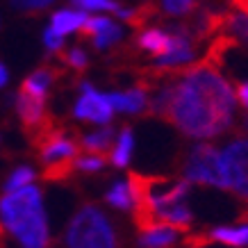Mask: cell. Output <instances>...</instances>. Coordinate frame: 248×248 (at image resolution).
Masks as SVG:
<instances>
[{
  "instance_id": "6da1fadb",
  "label": "cell",
  "mask_w": 248,
  "mask_h": 248,
  "mask_svg": "<svg viewBox=\"0 0 248 248\" xmlns=\"http://www.w3.org/2000/svg\"><path fill=\"white\" fill-rule=\"evenodd\" d=\"M234 93L214 62L171 68V98L164 119L191 139H212L232 125Z\"/></svg>"
},
{
  "instance_id": "7a4b0ae2",
  "label": "cell",
  "mask_w": 248,
  "mask_h": 248,
  "mask_svg": "<svg viewBox=\"0 0 248 248\" xmlns=\"http://www.w3.org/2000/svg\"><path fill=\"white\" fill-rule=\"evenodd\" d=\"M0 223L14 234L21 248L48 246L50 230L39 187L30 182L21 189L5 191L0 201Z\"/></svg>"
},
{
  "instance_id": "3957f363",
  "label": "cell",
  "mask_w": 248,
  "mask_h": 248,
  "mask_svg": "<svg viewBox=\"0 0 248 248\" xmlns=\"http://www.w3.org/2000/svg\"><path fill=\"white\" fill-rule=\"evenodd\" d=\"M66 248H116V230L103 210L84 205L73 214L64 232Z\"/></svg>"
},
{
  "instance_id": "277c9868",
  "label": "cell",
  "mask_w": 248,
  "mask_h": 248,
  "mask_svg": "<svg viewBox=\"0 0 248 248\" xmlns=\"http://www.w3.org/2000/svg\"><path fill=\"white\" fill-rule=\"evenodd\" d=\"M182 173L189 182H201L217 189H226L223 166H221V153L212 143H198L189 151L187 159L182 162Z\"/></svg>"
},
{
  "instance_id": "5b68a950",
  "label": "cell",
  "mask_w": 248,
  "mask_h": 248,
  "mask_svg": "<svg viewBox=\"0 0 248 248\" xmlns=\"http://www.w3.org/2000/svg\"><path fill=\"white\" fill-rule=\"evenodd\" d=\"M226 189L248 203V139L234 137L221 153Z\"/></svg>"
},
{
  "instance_id": "8992f818",
  "label": "cell",
  "mask_w": 248,
  "mask_h": 248,
  "mask_svg": "<svg viewBox=\"0 0 248 248\" xmlns=\"http://www.w3.org/2000/svg\"><path fill=\"white\" fill-rule=\"evenodd\" d=\"M78 146L62 132H48L41 141V159L48 166V178H66L71 166L76 164Z\"/></svg>"
},
{
  "instance_id": "52a82bcc",
  "label": "cell",
  "mask_w": 248,
  "mask_h": 248,
  "mask_svg": "<svg viewBox=\"0 0 248 248\" xmlns=\"http://www.w3.org/2000/svg\"><path fill=\"white\" fill-rule=\"evenodd\" d=\"M112 112H114V107H112V103L107 100V93L96 91L89 82H82V96L78 98L76 109H73L76 119L105 125V123H109V119H112Z\"/></svg>"
},
{
  "instance_id": "ba28073f",
  "label": "cell",
  "mask_w": 248,
  "mask_h": 248,
  "mask_svg": "<svg viewBox=\"0 0 248 248\" xmlns=\"http://www.w3.org/2000/svg\"><path fill=\"white\" fill-rule=\"evenodd\" d=\"M80 32L91 39L96 50H107L123 39V28L107 16H89Z\"/></svg>"
},
{
  "instance_id": "9c48e42d",
  "label": "cell",
  "mask_w": 248,
  "mask_h": 248,
  "mask_svg": "<svg viewBox=\"0 0 248 248\" xmlns=\"http://www.w3.org/2000/svg\"><path fill=\"white\" fill-rule=\"evenodd\" d=\"M207 244H226L234 248H248V226L244 228H214L207 234H194L185 239V248H205Z\"/></svg>"
},
{
  "instance_id": "30bf717a",
  "label": "cell",
  "mask_w": 248,
  "mask_h": 248,
  "mask_svg": "<svg viewBox=\"0 0 248 248\" xmlns=\"http://www.w3.org/2000/svg\"><path fill=\"white\" fill-rule=\"evenodd\" d=\"M218 32L248 48V0H232V9L221 16Z\"/></svg>"
},
{
  "instance_id": "8fae6325",
  "label": "cell",
  "mask_w": 248,
  "mask_h": 248,
  "mask_svg": "<svg viewBox=\"0 0 248 248\" xmlns=\"http://www.w3.org/2000/svg\"><path fill=\"white\" fill-rule=\"evenodd\" d=\"M87 18H89V12H84V9L64 7V9H55L48 25H50L53 30H57L60 34L68 37V34H73V32L82 30V25L87 23Z\"/></svg>"
},
{
  "instance_id": "7c38bea8",
  "label": "cell",
  "mask_w": 248,
  "mask_h": 248,
  "mask_svg": "<svg viewBox=\"0 0 248 248\" xmlns=\"http://www.w3.org/2000/svg\"><path fill=\"white\" fill-rule=\"evenodd\" d=\"M107 100L112 103L114 109H119V112H128V114L143 112V109H146V103H148V98H146V89H141V87L130 89V91H125V93H121V91L107 93Z\"/></svg>"
},
{
  "instance_id": "4fadbf2b",
  "label": "cell",
  "mask_w": 248,
  "mask_h": 248,
  "mask_svg": "<svg viewBox=\"0 0 248 248\" xmlns=\"http://www.w3.org/2000/svg\"><path fill=\"white\" fill-rule=\"evenodd\" d=\"M180 239V230L173 226H155L148 230H141L139 246L141 248H171Z\"/></svg>"
},
{
  "instance_id": "5bb4252c",
  "label": "cell",
  "mask_w": 248,
  "mask_h": 248,
  "mask_svg": "<svg viewBox=\"0 0 248 248\" xmlns=\"http://www.w3.org/2000/svg\"><path fill=\"white\" fill-rule=\"evenodd\" d=\"M16 109H18V116L28 128H37L44 121V100H39V98L30 96L25 91H21L16 98Z\"/></svg>"
},
{
  "instance_id": "9a60e30c",
  "label": "cell",
  "mask_w": 248,
  "mask_h": 248,
  "mask_svg": "<svg viewBox=\"0 0 248 248\" xmlns=\"http://www.w3.org/2000/svg\"><path fill=\"white\" fill-rule=\"evenodd\" d=\"M137 44L141 50L155 55V57H162V55L169 53L171 48V34L164 30H157V28H151V30H143L137 39Z\"/></svg>"
},
{
  "instance_id": "2e32d148",
  "label": "cell",
  "mask_w": 248,
  "mask_h": 248,
  "mask_svg": "<svg viewBox=\"0 0 248 248\" xmlns=\"http://www.w3.org/2000/svg\"><path fill=\"white\" fill-rule=\"evenodd\" d=\"M53 80H55L53 71H48V68H39V71H34V73H30V76L25 78L21 91H25V93L39 98V100H46L48 91H50V87H53Z\"/></svg>"
},
{
  "instance_id": "e0dca14e",
  "label": "cell",
  "mask_w": 248,
  "mask_h": 248,
  "mask_svg": "<svg viewBox=\"0 0 248 248\" xmlns=\"http://www.w3.org/2000/svg\"><path fill=\"white\" fill-rule=\"evenodd\" d=\"M132 146H135L132 128H130V125H123V130H121V135H119V141H116L114 153H112L114 166H128L130 157H132Z\"/></svg>"
},
{
  "instance_id": "ac0fdd59",
  "label": "cell",
  "mask_w": 248,
  "mask_h": 248,
  "mask_svg": "<svg viewBox=\"0 0 248 248\" xmlns=\"http://www.w3.org/2000/svg\"><path fill=\"white\" fill-rule=\"evenodd\" d=\"M105 201L109 205H114L116 210H132V194H130V185L128 182H114L109 191H107Z\"/></svg>"
},
{
  "instance_id": "d6986e66",
  "label": "cell",
  "mask_w": 248,
  "mask_h": 248,
  "mask_svg": "<svg viewBox=\"0 0 248 248\" xmlns=\"http://www.w3.org/2000/svg\"><path fill=\"white\" fill-rule=\"evenodd\" d=\"M112 141H114V130L103 128L98 132H93V135L82 137V148H87L91 153H105L112 148Z\"/></svg>"
},
{
  "instance_id": "ffe728a7",
  "label": "cell",
  "mask_w": 248,
  "mask_h": 248,
  "mask_svg": "<svg viewBox=\"0 0 248 248\" xmlns=\"http://www.w3.org/2000/svg\"><path fill=\"white\" fill-rule=\"evenodd\" d=\"M30 182H34V171H32L30 166H18L7 178V182H5V191L21 189V187H25V185H30Z\"/></svg>"
},
{
  "instance_id": "44dd1931",
  "label": "cell",
  "mask_w": 248,
  "mask_h": 248,
  "mask_svg": "<svg viewBox=\"0 0 248 248\" xmlns=\"http://www.w3.org/2000/svg\"><path fill=\"white\" fill-rule=\"evenodd\" d=\"M57 0H9V5L16 9V12H25V14H37V12H44V9L53 7Z\"/></svg>"
},
{
  "instance_id": "7402d4cb",
  "label": "cell",
  "mask_w": 248,
  "mask_h": 248,
  "mask_svg": "<svg viewBox=\"0 0 248 248\" xmlns=\"http://www.w3.org/2000/svg\"><path fill=\"white\" fill-rule=\"evenodd\" d=\"M78 7L84 12H116V0H73Z\"/></svg>"
},
{
  "instance_id": "603a6c76",
  "label": "cell",
  "mask_w": 248,
  "mask_h": 248,
  "mask_svg": "<svg viewBox=\"0 0 248 248\" xmlns=\"http://www.w3.org/2000/svg\"><path fill=\"white\" fill-rule=\"evenodd\" d=\"M162 7H164L166 14L180 16V14H189V12H194L196 2L194 0H162Z\"/></svg>"
},
{
  "instance_id": "cb8c5ba5",
  "label": "cell",
  "mask_w": 248,
  "mask_h": 248,
  "mask_svg": "<svg viewBox=\"0 0 248 248\" xmlns=\"http://www.w3.org/2000/svg\"><path fill=\"white\" fill-rule=\"evenodd\" d=\"M41 41H44L46 50H50V53H60L62 48H64V34H60L57 30H53L50 25L44 30L41 34Z\"/></svg>"
},
{
  "instance_id": "d4e9b609",
  "label": "cell",
  "mask_w": 248,
  "mask_h": 248,
  "mask_svg": "<svg viewBox=\"0 0 248 248\" xmlns=\"http://www.w3.org/2000/svg\"><path fill=\"white\" fill-rule=\"evenodd\" d=\"M73 166L80 169V171H84V173H96V171H100V169L105 166V157H103V155H87V157H78Z\"/></svg>"
},
{
  "instance_id": "484cf974",
  "label": "cell",
  "mask_w": 248,
  "mask_h": 248,
  "mask_svg": "<svg viewBox=\"0 0 248 248\" xmlns=\"http://www.w3.org/2000/svg\"><path fill=\"white\" fill-rule=\"evenodd\" d=\"M64 60H66V64L71 68H76V71H82V68H87V64H89V57H87V53H84L82 48H71L66 55H64Z\"/></svg>"
},
{
  "instance_id": "4316f807",
  "label": "cell",
  "mask_w": 248,
  "mask_h": 248,
  "mask_svg": "<svg viewBox=\"0 0 248 248\" xmlns=\"http://www.w3.org/2000/svg\"><path fill=\"white\" fill-rule=\"evenodd\" d=\"M237 98L239 103L248 109V82H237Z\"/></svg>"
},
{
  "instance_id": "83f0119b",
  "label": "cell",
  "mask_w": 248,
  "mask_h": 248,
  "mask_svg": "<svg viewBox=\"0 0 248 248\" xmlns=\"http://www.w3.org/2000/svg\"><path fill=\"white\" fill-rule=\"evenodd\" d=\"M7 82H9V71H7V66L0 62V89H2Z\"/></svg>"
},
{
  "instance_id": "f1b7e54d",
  "label": "cell",
  "mask_w": 248,
  "mask_h": 248,
  "mask_svg": "<svg viewBox=\"0 0 248 248\" xmlns=\"http://www.w3.org/2000/svg\"><path fill=\"white\" fill-rule=\"evenodd\" d=\"M241 130H244V132H248V116H244V121H241Z\"/></svg>"
}]
</instances>
